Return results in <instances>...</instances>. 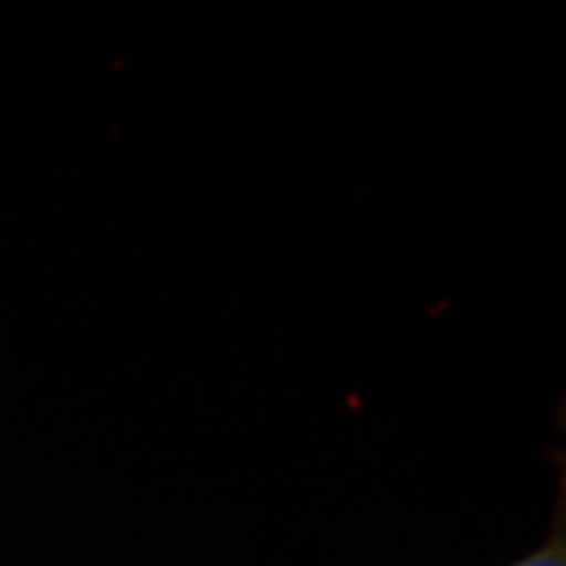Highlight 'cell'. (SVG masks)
Masks as SVG:
<instances>
[{
    "label": "cell",
    "mask_w": 566,
    "mask_h": 566,
    "mask_svg": "<svg viewBox=\"0 0 566 566\" xmlns=\"http://www.w3.org/2000/svg\"><path fill=\"white\" fill-rule=\"evenodd\" d=\"M513 566H566L564 523L557 520V528H554L551 542H547L538 554H532V557H526V560H520V564H513Z\"/></svg>",
    "instance_id": "1"
}]
</instances>
